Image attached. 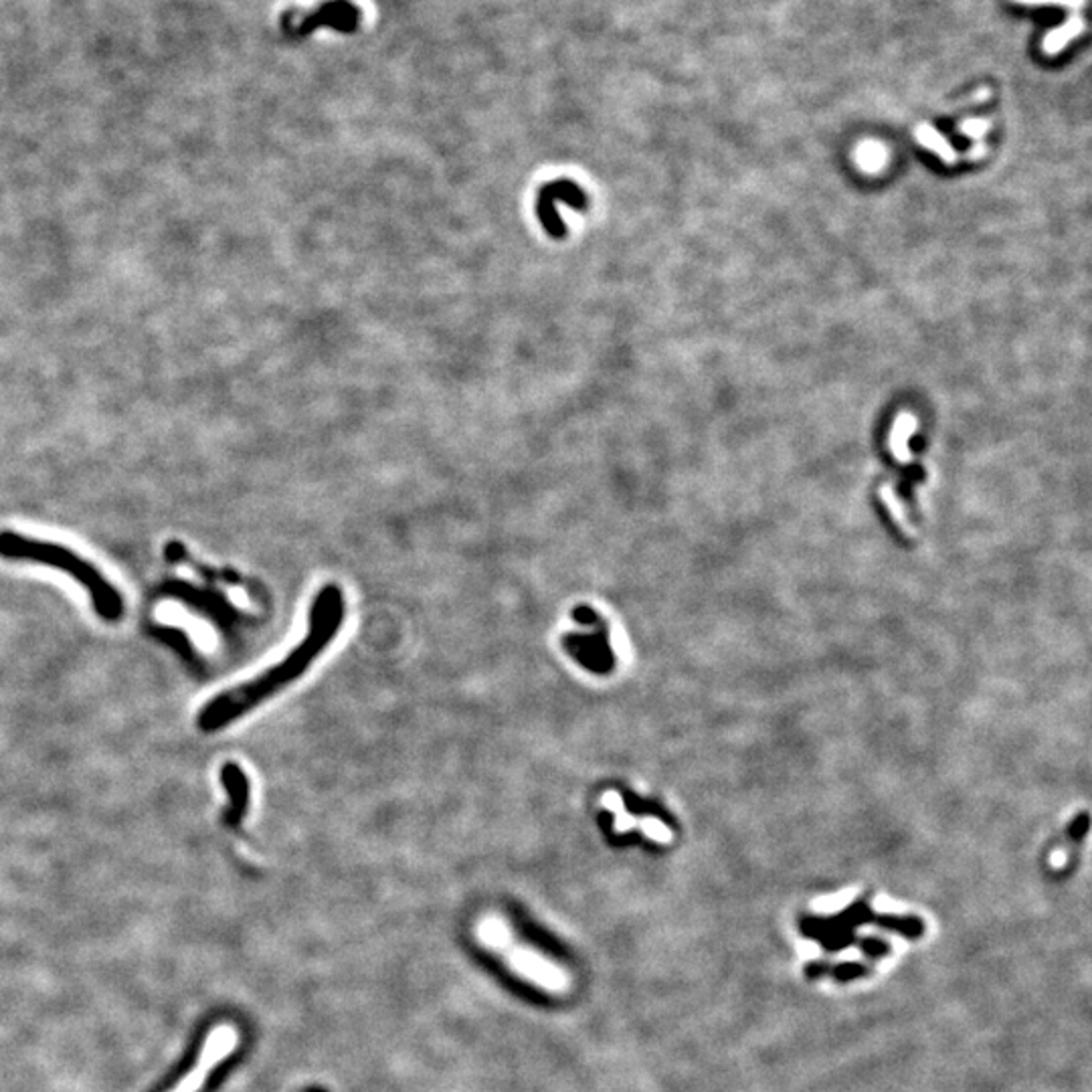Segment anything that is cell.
<instances>
[{"instance_id":"8fae6325","label":"cell","mask_w":1092,"mask_h":1092,"mask_svg":"<svg viewBox=\"0 0 1092 1092\" xmlns=\"http://www.w3.org/2000/svg\"><path fill=\"white\" fill-rule=\"evenodd\" d=\"M1017 4H1056V6H1066V9H1073V11H1078L1087 4V0H1014Z\"/></svg>"},{"instance_id":"7a4b0ae2","label":"cell","mask_w":1092,"mask_h":1092,"mask_svg":"<svg viewBox=\"0 0 1092 1092\" xmlns=\"http://www.w3.org/2000/svg\"><path fill=\"white\" fill-rule=\"evenodd\" d=\"M0 556L9 561H27L67 573L83 587L92 600L93 611L104 621L116 623L123 617L122 593L109 583L104 573L81 554L53 540L32 539L11 530L0 532Z\"/></svg>"},{"instance_id":"30bf717a","label":"cell","mask_w":1092,"mask_h":1092,"mask_svg":"<svg viewBox=\"0 0 1092 1092\" xmlns=\"http://www.w3.org/2000/svg\"><path fill=\"white\" fill-rule=\"evenodd\" d=\"M991 128V123L987 120H968V122L961 123V132L970 134L971 139L979 140L984 139L985 132Z\"/></svg>"},{"instance_id":"6da1fadb","label":"cell","mask_w":1092,"mask_h":1092,"mask_svg":"<svg viewBox=\"0 0 1092 1092\" xmlns=\"http://www.w3.org/2000/svg\"><path fill=\"white\" fill-rule=\"evenodd\" d=\"M344 621V597L342 589L328 583L312 601L308 616V633L302 644L272 668L263 670L260 676L221 693L200 708L197 728L205 735H213L225 726L239 721L249 710L260 707L263 700L281 693L298 677L304 676L312 663L320 658L326 647L334 642Z\"/></svg>"},{"instance_id":"ba28073f","label":"cell","mask_w":1092,"mask_h":1092,"mask_svg":"<svg viewBox=\"0 0 1092 1092\" xmlns=\"http://www.w3.org/2000/svg\"><path fill=\"white\" fill-rule=\"evenodd\" d=\"M1084 29H1087V25H1084L1082 16H1070L1064 25L1048 32L1042 41V49L1047 51L1048 55H1056V53H1061L1062 49H1066L1070 41L1080 37Z\"/></svg>"},{"instance_id":"9c48e42d","label":"cell","mask_w":1092,"mask_h":1092,"mask_svg":"<svg viewBox=\"0 0 1092 1092\" xmlns=\"http://www.w3.org/2000/svg\"><path fill=\"white\" fill-rule=\"evenodd\" d=\"M917 140L923 144L924 148H929V150L937 153L945 162H949V165H951V162L957 160V156H955V150L951 148V144H949L947 140L943 139L935 128H931V126H926V123H921V126L917 128Z\"/></svg>"},{"instance_id":"3957f363","label":"cell","mask_w":1092,"mask_h":1092,"mask_svg":"<svg viewBox=\"0 0 1092 1092\" xmlns=\"http://www.w3.org/2000/svg\"><path fill=\"white\" fill-rule=\"evenodd\" d=\"M477 937L488 949L502 955L508 968L516 975H521L524 982L537 985L540 989L551 991V994L569 991V973L563 968L554 965L553 961L537 953L535 949L521 945L516 938L512 937L506 923H502L498 919H488L479 924Z\"/></svg>"},{"instance_id":"52a82bcc","label":"cell","mask_w":1092,"mask_h":1092,"mask_svg":"<svg viewBox=\"0 0 1092 1092\" xmlns=\"http://www.w3.org/2000/svg\"><path fill=\"white\" fill-rule=\"evenodd\" d=\"M221 784L225 787L229 795V807L225 812V824L227 826H239L249 810V779L244 769L237 763H225L221 767Z\"/></svg>"},{"instance_id":"5b68a950","label":"cell","mask_w":1092,"mask_h":1092,"mask_svg":"<svg viewBox=\"0 0 1092 1092\" xmlns=\"http://www.w3.org/2000/svg\"><path fill=\"white\" fill-rule=\"evenodd\" d=\"M237 1047H239V1030L232 1024H219L209 1031L205 1044L200 1048L197 1064L167 1092H199L207 1084L209 1075L232 1052H235Z\"/></svg>"},{"instance_id":"8992f818","label":"cell","mask_w":1092,"mask_h":1092,"mask_svg":"<svg viewBox=\"0 0 1092 1092\" xmlns=\"http://www.w3.org/2000/svg\"><path fill=\"white\" fill-rule=\"evenodd\" d=\"M558 202H565L567 207L577 209V211L589 209L586 190L569 179L551 181V183L540 186L539 197H537V215H539L540 225L544 227V232L551 239H565V235H567V225L558 215Z\"/></svg>"},{"instance_id":"277c9868","label":"cell","mask_w":1092,"mask_h":1092,"mask_svg":"<svg viewBox=\"0 0 1092 1092\" xmlns=\"http://www.w3.org/2000/svg\"><path fill=\"white\" fill-rule=\"evenodd\" d=\"M363 9L356 0H295L279 18L281 31L304 37L314 29L351 32L360 25Z\"/></svg>"}]
</instances>
